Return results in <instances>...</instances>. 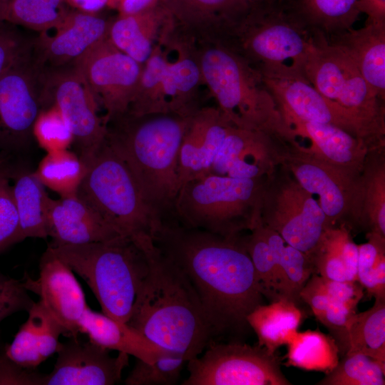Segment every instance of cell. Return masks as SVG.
I'll return each instance as SVG.
<instances>
[{
    "mask_svg": "<svg viewBox=\"0 0 385 385\" xmlns=\"http://www.w3.org/2000/svg\"><path fill=\"white\" fill-rule=\"evenodd\" d=\"M153 241L189 279L212 337L237 336L251 329L247 317L265 297L242 235L224 237L169 216L162 219Z\"/></svg>",
    "mask_w": 385,
    "mask_h": 385,
    "instance_id": "6da1fadb",
    "label": "cell"
},
{
    "mask_svg": "<svg viewBox=\"0 0 385 385\" xmlns=\"http://www.w3.org/2000/svg\"><path fill=\"white\" fill-rule=\"evenodd\" d=\"M148 269L126 322L149 340L188 361L212 334L199 297L183 271L154 243L145 248Z\"/></svg>",
    "mask_w": 385,
    "mask_h": 385,
    "instance_id": "7a4b0ae2",
    "label": "cell"
},
{
    "mask_svg": "<svg viewBox=\"0 0 385 385\" xmlns=\"http://www.w3.org/2000/svg\"><path fill=\"white\" fill-rule=\"evenodd\" d=\"M192 116L136 115L127 111L106 121L105 139L127 164L145 200L162 218L173 215L179 189V153Z\"/></svg>",
    "mask_w": 385,
    "mask_h": 385,
    "instance_id": "3957f363",
    "label": "cell"
},
{
    "mask_svg": "<svg viewBox=\"0 0 385 385\" xmlns=\"http://www.w3.org/2000/svg\"><path fill=\"white\" fill-rule=\"evenodd\" d=\"M196 47L204 83L225 118L288 140L289 130L260 73L220 43L196 42Z\"/></svg>",
    "mask_w": 385,
    "mask_h": 385,
    "instance_id": "277c9868",
    "label": "cell"
},
{
    "mask_svg": "<svg viewBox=\"0 0 385 385\" xmlns=\"http://www.w3.org/2000/svg\"><path fill=\"white\" fill-rule=\"evenodd\" d=\"M48 248L87 283L102 312L126 323L148 269L145 249L128 237Z\"/></svg>",
    "mask_w": 385,
    "mask_h": 385,
    "instance_id": "5b68a950",
    "label": "cell"
},
{
    "mask_svg": "<svg viewBox=\"0 0 385 385\" xmlns=\"http://www.w3.org/2000/svg\"><path fill=\"white\" fill-rule=\"evenodd\" d=\"M270 178L242 179L210 173L200 175L180 187L173 215L190 227L224 237L239 236L260 220Z\"/></svg>",
    "mask_w": 385,
    "mask_h": 385,
    "instance_id": "8992f818",
    "label": "cell"
},
{
    "mask_svg": "<svg viewBox=\"0 0 385 385\" xmlns=\"http://www.w3.org/2000/svg\"><path fill=\"white\" fill-rule=\"evenodd\" d=\"M86 167L78 196L119 235L140 245L151 242L163 218L147 202L128 166L106 139Z\"/></svg>",
    "mask_w": 385,
    "mask_h": 385,
    "instance_id": "52a82bcc",
    "label": "cell"
},
{
    "mask_svg": "<svg viewBox=\"0 0 385 385\" xmlns=\"http://www.w3.org/2000/svg\"><path fill=\"white\" fill-rule=\"evenodd\" d=\"M301 71L327 99L384 136V111L342 46L312 44Z\"/></svg>",
    "mask_w": 385,
    "mask_h": 385,
    "instance_id": "ba28073f",
    "label": "cell"
},
{
    "mask_svg": "<svg viewBox=\"0 0 385 385\" xmlns=\"http://www.w3.org/2000/svg\"><path fill=\"white\" fill-rule=\"evenodd\" d=\"M269 179L262 198L260 221L289 245L311 255L331 227L317 200L282 165Z\"/></svg>",
    "mask_w": 385,
    "mask_h": 385,
    "instance_id": "9c48e42d",
    "label": "cell"
},
{
    "mask_svg": "<svg viewBox=\"0 0 385 385\" xmlns=\"http://www.w3.org/2000/svg\"><path fill=\"white\" fill-rule=\"evenodd\" d=\"M201 356L187 361L183 385H290L280 359L260 346L232 342L211 343Z\"/></svg>",
    "mask_w": 385,
    "mask_h": 385,
    "instance_id": "30bf717a",
    "label": "cell"
},
{
    "mask_svg": "<svg viewBox=\"0 0 385 385\" xmlns=\"http://www.w3.org/2000/svg\"><path fill=\"white\" fill-rule=\"evenodd\" d=\"M257 71L282 116L334 125L373 146L382 142V137L372 128L324 97L299 69L276 66H262Z\"/></svg>",
    "mask_w": 385,
    "mask_h": 385,
    "instance_id": "8fae6325",
    "label": "cell"
},
{
    "mask_svg": "<svg viewBox=\"0 0 385 385\" xmlns=\"http://www.w3.org/2000/svg\"><path fill=\"white\" fill-rule=\"evenodd\" d=\"M42 108L55 105L68 122L77 154L87 166L106 135L99 103L73 63L43 68Z\"/></svg>",
    "mask_w": 385,
    "mask_h": 385,
    "instance_id": "7c38bea8",
    "label": "cell"
},
{
    "mask_svg": "<svg viewBox=\"0 0 385 385\" xmlns=\"http://www.w3.org/2000/svg\"><path fill=\"white\" fill-rule=\"evenodd\" d=\"M43 68L29 47L0 74V146L19 148L31 139L42 108Z\"/></svg>",
    "mask_w": 385,
    "mask_h": 385,
    "instance_id": "4fadbf2b",
    "label": "cell"
},
{
    "mask_svg": "<svg viewBox=\"0 0 385 385\" xmlns=\"http://www.w3.org/2000/svg\"><path fill=\"white\" fill-rule=\"evenodd\" d=\"M299 185L317 199L331 227L359 225L361 178H353L315 156L289 148L282 164Z\"/></svg>",
    "mask_w": 385,
    "mask_h": 385,
    "instance_id": "5bb4252c",
    "label": "cell"
},
{
    "mask_svg": "<svg viewBox=\"0 0 385 385\" xmlns=\"http://www.w3.org/2000/svg\"><path fill=\"white\" fill-rule=\"evenodd\" d=\"M73 64L106 111L105 123L128 110L143 64L118 49L108 36L90 47Z\"/></svg>",
    "mask_w": 385,
    "mask_h": 385,
    "instance_id": "9a60e30c",
    "label": "cell"
},
{
    "mask_svg": "<svg viewBox=\"0 0 385 385\" xmlns=\"http://www.w3.org/2000/svg\"><path fill=\"white\" fill-rule=\"evenodd\" d=\"M312 44L289 25L260 23L252 11L224 45L249 64L288 66L291 61L301 71Z\"/></svg>",
    "mask_w": 385,
    "mask_h": 385,
    "instance_id": "2e32d148",
    "label": "cell"
},
{
    "mask_svg": "<svg viewBox=\"0 0 385 385\" xmlns=\"http://www.w3.org/2000/svg\"><path fill=\"white\" fill-rule=\"evenodd\" d=\"M272 136L276 135L232 125L209 173L242 179L271 177L289 148L277 146Z\"/></svg>",
    "mask_w": 385,
    "mask_h": 385,
    "instance_id": "e0dca14e",
    "label": "cell"
},
{
    "mask_svg": "<svg viewBox=\"0 0 385 385\" xmlns=\"http://www.w3.org/2000/svg\"><path fill=\"white\" fill-rule=\"evenodd\" d=\"M39 277L25 274L22 281L27 290L40 297V301L64 329L66 337L77 338L79 322L88 307L83 290L73 270L48 248L43 254Z\"/></svg>",
    "mask_w": 385,
    "mask_h": 385,
    "instance_id": "ac0fdd59",
    "label": "cell"
},
{
    "mask_svg": "<svg viewBox=\"0 0 385 385\" xmlns=\"http://www.w3.org/2000/svg\"><path fill=\"white\" fill-rule=\"evenodd\" d=\"M109 349L89 340L70 338L61 343L53 371L46 374L44 385H113L120 381L129 355L113 357Z\"/></svg>",
    "mask_w": 385,
    "mask_h": 385,
    "instance_id": "d6986e66",
    "label": "cell"
},
{
    "mask_svg": "<svg viewBox=\"0 0 385 385\" xmlns=\"http://www.w3.org/2000/svg\"><path fill=\"white\" fill-rule=\"evenodd\" d=\"M162 43L173 48L175 59L168 63L162 81L160 112L192 116L202 106L200 88L205 85L193 38L175 26Z\"/></svg>",
    "mask_w": 385,
    "mask_h": 385,
    "instance_id": "ffe728a7",
    "label": "cell"
},
{
    "mask_svg": "<svg viewBox=\"0 0 385 385\" xmlns=\"http://www.w3.org/2000/svg\"><path fill=\"white\" fill-rule=\"evenodd\" d=\"M174 26L196 42H226L254 9L244 0H161Z\"/></svg>",
    "mask_w": 385,
    "mask_h": 385,
    "instance_id": "44dd1931",
    "label": "cell"
},
{
    "mask_svg": "<svg viewBox=\"0 0 385 385\" xmlns=\"http://www.w3.org/2000/svg\"><path fill=\"white\" fill-rule=\"evenodd\" d=\"M282 118L291 133L292 143L296 137L309 141V147L295 148L355 178H361L370 153L378 149L334 125L303 121L289 116Z\"/></svg>",
    "mask_w": 385,
    "mask_h": 385,
    "instance_id": "7402d4cb",
    "label": "cell"
},
{
    "mask_svg": "<svg viewBox=\"0 0 385 385\" xmlns=\"http://www.w3.org/2000/svg\"><path fill=\"white\" fill-rule=\"evenodd\" d=\"M111 19L99 13L72 9L53 34L40 33L32 49L42 68L73 63L90 47L108 36Z\"/></svg>",
    "mask_w": 385,
    "mask_h": 385,
    "instance_id": "603a6c76",
    "label": "cell"
},
{
    "mask_svg": "<svg viewBox=\"0 0 385 385\" xmlns=\"http://www.w3.org/2000/svg\"><path fill=\"white\" fill-rule=\"evenodd\" d=\"M232 125L217 107L202 106L192 115L179 153V188L185 182L209 173Z\"/></svg>",
    "mask_w": 385,
    "mask_h": 385,
    "instance_id": "cb8c5ba5",
    "label": "cell"
},
{
    "mask_svg": "<svg viewBox=\"0 0 385 385\" xmlns=\"http://www.w3.org/2000/svg\"><path fill=\"white\" fill-rule=\"evenodd\" d=\"M48 236L51 246L83 245L122 236L77 195L46 200Z\"/></svg>",
    "mask_w": 385,
    "mask_h": 385,
    "instance_id": "d4e9b609",
    "label": "cell"
},
{
    "mask_svg": "<svg viewBox=\"0 0 385 385\" xmlns=\"http://www.w3.org/2000/svg\"><path fill=\"white\" fill-rule=\"evenodd\" d=\"M173 26L170 12L160 2L140 13L118 14L112 19L108 38L118 49L143 64Z\"/></svg>",
    "mask_w": 385,
    "mask_h": 385,
    "instance_id": "484cf974",
    "label": "cell"
},
{
    "mask_svg": "<svg viewBox=\"0 0 385 385\" xmlns=\"http://www.w3.org/2000/svg\"><path fill=\"white\" fill-rule=\"evenodd\" d=\"M28 313L27 320L6 349L5 354L19 365L34 369L57 352L59 337L66 334L40 300L34 302Z\"/></svg>",
    "mask_w": 385,
    "mask_h": 385,
    "instance_id": "4316f807",
    "label": "cell"
},
{
    "mask_svg": "<svg viewBox=\"0 0 385 385\" xmlns=\"http://www.w3.org/2000/svg\"><path fill=\"white\" fill-rule=\"evenodd\" d=\"M80 333L92 342L109 350L131 355L151 363L172 353L155 344L127 323L115 320L88 307L79 322Z\"/></svg>",
    "mask_w": 385,
    "mask_h": 385,
    "instance_id": "83f0119b",
    "label": "cell"
},
{
    "mask_svg": "<svg viewBox=\"0 0 385 385\" xmlns=\"http://www.w3.org/2000/svg\"><path fill=\"white\" fill-rule=\"evenodd\" d=\"M304 318L301 307L281 298L257 306L247 315V321L257 337V345L275 354L298 331Z\"/></svg>",
    "mask_w": 385,
    "mask_h": 385,
    "instance_id": "f1b7e54d",
    "label": "cell"
},
{
    "mask_svg": "<svg viewBox=\"0 0 385 385\" xmlns=\"http://www.w3.org/2000/svg\"><path fill=\"white\" fill-rule=\"evenodd\" d=\"M355 61L371 91L382 98L385 92L384 22L369 21L366 26L352 33L343 45Z\"/></svg>",
    "mask_w": 385,
    "mask_h": 385,
    "instance_id": "f546056e",
    "label": "cell"
},
{
    "mask_svg": "<svg viewBox=\"0 0 385 385\" xmlns=\"http://www.w3.org/2000/svg\"><path fill=\"white\" fill-rule=\"evenodd\" d=\"M13 196L19 221L20 242L29 238L46 239V200L48 195L34 172L16 173Z\"/></svg>",
    "mask_w": 385,
    "mask_h": 385,
    "instance_id": "4dcf8cb0",
    "label": "cell"
},
{
    "mask_svg": "<svg viewBox=\"0 0 385 385\" xmlns=\"http://www.w3.org/2000/svg\"><path fill=\"white\" fill-rule=\"evenodd\" d=\"M286 366L328 374L339 361L334 339L318 330L297 332L287 343Z\"/></svg>",
    "mask_w": 385,
    "mask_h": 385,
    "instance_id": "1f68e13d",
    "label": "cell"
},
{
    "mask_svg": "<svg viewBox=\"0 0 385 385\" xmlns=\"http://www.w3.org/2000/svg\"><path fill=\"white\" fill-rule=\"evenodd\" d=\"M347 331L349 349L346 354H363L385 363V298L376 297L370 309L351 315Z\"/></svg>",
    "mask_w": 385,
    "mask_h": 385,
    "instance_id": "d6a6232c",
    "label": "cell"
},
{
    "mask_svg": "<svg viewBox=\"0 0 385 385\" xmlns=\"http://www.w3.org/2000/svg\"><path fill=\"white\" fill-rule=\"evenodd\" d=\"M86 168L78 155L67 149L46 153L34 173L45 188L68 197L78 195Z\"/></svg>",
    "mask_w": 385,
    "mask_h": 385,
    "instance_id": "836d02e7",
    "label": "cell"
},
{
    "mask_svg": "<svg viewBox=\"0 0 385 385\" xmlns=\"http://www.w3.org/2000/svg\"><path fill=\"white\" fill-rule=\"evenodd\" d=\"M72 9L66 0H9L1 21L43 33L57 28Z\"/></svg>",
    "mask_w": 385,
    "mask_h": 385,
    "instance_id": "e575fe53",
    "label": "cell"
},
{
    "mask_svg": "<svg viewBox=\"0 0 385 385\" xmlns=\"http://www.w3.org/2000/svg\"><path fill=\"white\" fill-rule=\"evenodd\" d=\"M359 225L369 232L385 237V170L384 164L368 158L361 176Z\"/></svg>",
    "mask_w": 385,
    "mask_h": 385,
    "instance_id": "d590c367",
    "label": "cell"
},
{
    "mask_svg": "<svg viewBox=\"0 0 385 385\" xmlns=\"http://www.w3.org/2000/svg\"><path fill=\"white\" fill-rule=\"evenodd\" d=\"M167 63V51L160 43L143 63L136 93L128 110L129 113L136 115L161 113L162 81Z\"/></svg>",
    "mask_w": 385,
    "mask_h": 385,
    "instance_id": "8d00e7d4",
    "label": "cell"
},
{
    "mask_svg": "<svg viewBox=\"0 0 385 385\" xmlns=\"http://www.w3.org/2000/svg\"><path fill=\"white\" fill-rule=\"evenodd\" d=\"M318 385H384L385 363L359 353L345 354Z\"/></svg>",
    "mask_w": 385,
    "mask_h": 385,
    "instance_id": "74e56055",
    "label": "cell"
},
{
    "mask_svg": "<svg viewBox=\"0 0 385 385\" xmlns=\"http://www.w3.org/2000/svg\"><path fill=\"white\" fill-rule=\"evenodd\" d=\"M366 237L358 245L357 282L368 297H385V237L369 232Z\"/></svg>",
    "mask_w": 385,
    "mask_h": 385,
    "instance_id": "f35d334b",
    "label": "cell"
},
{
    "mask_svg": "<svg viewBox=\"0 0 385 385\" xmlns=\"http://www.w3.org/2000/svg\"><path fill=\"white\" fill-rule=\"evenodd\" d=\"M250 231V234L242 235V240L262 288L263 295L271 302L279 300L281 299L279 281L270 249L258 222Z\"/></svg>",
    "mask_w": 385,
    "mask_h": 385,
    "instance_id": "ab89813d",
    "label": "cell"
},
{
    "mask_svg": "<svg viewBox=\"0 0 385 385\" xmlns=\"http://www.w3.org/2000/svg\"><path fill=\"white\" fill-rule=\"evenodd\" d=\"M313 274L314 267L309 257L286 243L282 258L279 296L300 307V292Z\"/></svg>",
    "mask_w": 385,
    "mask_h": 385,
    "instance_id": "60d3db41",
    "label": "cell"
},
{
    "mask_svg": "<svg viewBox=\"0 0 385 385\" xmlns=\"http://www.w3.org/2000/svg\"><path fill=\"white\" fill-rule=\"evenodd\" d=\"M32 135L46 153L67 150L73 144L71 128L61 111L53 104L41 109L34 121Z\"/></svg>",
    "mask_w": 385,
    "mask_h": 385,
    "instance_id": "b9f144b4",
    "label": "cell"
},
{
    "mask_svg": "<svg viewBox=\"0 0 385 385\" xmlns=\"http://www.w3.org/2000/svg\"><path fill=\"white\" fill-rule=\"evenodd\" d=\"M188 360L182 355L170 354L148 363L136 359L124 381L126 385H173L177 384Z\"/></svg>",
    "mask_w": 385,
    "mask_h": 385,
    "instance_id": "7bdbcfd3",
    "label": "cell"
},
{
    "mask_svg": "<svg viewBox=\"0 0 385 385\" xmlns=\"http://www.w3.org/2000/svg\"><path fill=\"white\" fill-rule=\"evenodd\" d=\"M11 173L0 161V253L19 242V221L11 183Z\"/></svg>",
    "mask_w": 385,
    "mask_h": 385,
    "instance_id": "ee69618b",
    "label": "cell"
},
{
    "mask_svg": "<svg viewBox=\"0 0 385 385\" xmlns=\"http://www.w3.org/2000/svg\"><path fill=\"white\" fill-rule=\"evenodd\" d=\"M356 311L344 305L330 302L322 312L315 314V317L329 332L339 349V354L343 356L349 349L347 331V322Z\"/></svg>",
    "mask_w": 385,
    "mask_h": 385,
    "instance_id": "f6af8a7d",
    "label": "cell"
},
{
    "mask_svg": "<svg viewBox=\"0 0 385 385\" xmlns=\"http://www.w3.org/2000/svg\"><path fill=\"white\" fill-rule=\"evenodd\" d=\"M23 282L0 272V322L20 311H29L34 303Z\"/></svg>",
    "mask_w": 385,
    "mask_h": 385,
    "instance_id": "bcb514c9",
    "label": "cell"
},
{
    "mask_svg": "<svg viewBox=\"0 0 385 385\" xmlns=\"http://www.w3.org/2000/svg\"><path fill=\"white\" fill-rule=\"evenodd\" d=\"M19 31L17 26L0 22V74L31 45Z\"/></svg>",
    "mask_w": 385,
    "mask_h": 385,
    "instance_id": "7dc6e473",
    "label": "cell"
},
{
    "mask_svg": "<svg viewBox=\"0 0 385 385\" xmlns=\"http://www.w3.org/2000/svg\"><path fill=\"white\" fill-rule=\"evenodd\" d=\"M312 13L329 23L348 19L359 9V0H306Z\"/></svg>",
    "mask_w": 385,
    "mask_h": 385,
    "instance_id": "c3c4849f",
    "label": "cell"
},
{
    "mask_svg": "<svg viewBox=\"0 0 385 385\" xmlns=\"http://www.w3.org/2000/svg\"><path fill=\"white\" fill-rule=\"evenodd\" d=\"M23 367L5 354L0 356V385H44L46 374Z\"/></svg>",
    "mask_w": 385,
    "mask_h": 385,
    "instance_id": "681fc988",
    "label": "cell"
},
{
    "mask_svg": "<svg viewBox=\"0 0 385 385\" xmlns=\"http://www.w3.org/2000/svg\"><path fill=\"white\" fill-rule=\"evenodd\" d=\"M330 302L344 305L356 311L359 301L364 297L363 287L358 282L334 281L324 278Z\"/></svg>",
    "mask_w": 385,
    "mask_h": 385,
    "instance_id": "f907efd6",
    "label": "cell"
},
{
    "mask_svg": "<svg viewBox=\"0 0 385 385\" xmlns=\"http://www.w3.org/2000/svg\"><path fill=\"white\" fill-rule=\"evenodd\" d=\"M302 302L306 303L314 315L324 310L330 304L324 278L313 274L300 292Z\"/></svg>",
    "mask_w": 385,
    "mask_h": 385,
    "instance_id": "816d5d0a",
    "label": "cell"
},
{
    "mask_svg": "<svg viewBox=\"0 0 385 385\" xmlns=\"http://www.w3.org/2000/svg\"><path fill=\"white\" fill-rule=\"evenodd\" d=\"M161 0H108V6L116 9L118 14L140 13L160 4Z\"/></svg>",
    "mask_w": 385,
    "mask_h": 385,
    "instance_id": "f5cc1de1",
    "label": "cell"
},
{
    "mask_svg": "<svg viewBox=\"0 0 385 385\" xmlns=\"http://www.w3.org/2000/svg\"><path fill=\"white\" fill-rule=\"evenodd\" d=\"M358 9L368 15L369 21L384 22L385 0H359Z\"/></svg>",
    "mask_w": 385,
    "mask_h": 385,
    "instance_id": "db71d44e",
    "label": "cell"
},
{
    "mask_svg": "<svg viewBox=\"0 0 385 385\" xmlns=\"http://www.w3.org/2000/svg\"><path fill=\"white\" fill-rule=\"evenodd\" d=\"M73 9L88 13H99L108 6V0H66Z\"/></svg>",
    "mask_w": 385,
    "mask_h": 385,
    "instance_id": "11a10c76",
    "label": "cell"
},
{
    "mask_svg": "<svg viewBox=\"0 0 385 385\" xmlns=\"http://www.w3.org/2000/svg\"><path fill=\"white\" fill-rule=\"evenodd\" d=\"M9 0H0V22H1V15L3 11Z\"/></svg>",
    "mask_w": 385,
    "mask_h": 385,
    "instance_id": "9f6ffc18",
    "label": "cell"
},
{
    "mask_svg": "<svg viewBox=\"0 0 385 385\" xmlns=\"http://www.w3.org/2000/svg\"><path fill=\"white\" fill-rule=\"evenodd\" d=\"M244 1H246L248 4H250L254 9L255 4L258 2L260 0H244Z\"/></svg>",
    "mask_w": 385,
    "mask_h": 385,
    "instance_id": "6f0895ef",
    "label": "cell"
}]
</instances>
